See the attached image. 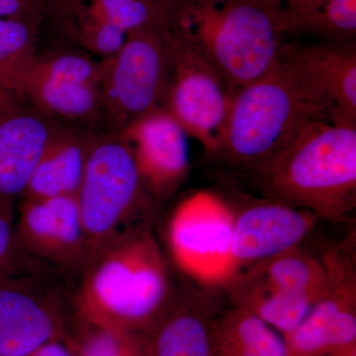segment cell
Wrapping results in <instances>:
<instances>
[{
	"label": "cell",
	"instance_id": "6da1fadb",
	"mask_svg": "<svg viewBox=\"0 0 356 356\" xmlns=\"http://www.w3.org/2000/svg\"><path fill=\"white\" fill-rule=\"evenodd\" d=\"M281 7L269 0H177L166 26L235 93L277 62Z\"/></svg>",
	"mask_w": 356,
	"mask_h": 356
},
{
	"label": "cell",
	"instance_id": "7a4b0ae2",
	"mask_svg": "<svg viewBox=\"0 0 356 356\" xmlns=\"http://www.w3.org/2000/svg\"><path fill=\"white\" fill-rule=\"evenodd\" d=\"M170 299L163 254L149 231L135 229L91 257L76 303L83 324L140 332Z\"/></svg>",
	"mask_w": 356,
	"mask_h": 356
},
{
	"label": "cell",
	"instance_id": "3957f363",
	"mask_svg": "<svg viewBox=\"0 0 356 356\" xmlns=\"http://www.w3.org/2000/svg\"><path fill=\"white\" fill-rule=\"evenodd\" d=\"M332 122L322 106L280 60L234 93L216 154L264 177L317 122Z\"/></svg>",
	"mask_w": 356,
	"mask_h": 356
},
{
	"label": "cell",
	"instance_id": "277c9868",
	"mask_svg": "<svg viewBox=\"0 0 356 356\" xmlns=\"http://www.w3.org/2000/svg\"><path fill=\"white\" fill-rule=\"evenodd\" d=\"M261 177L280 202L341 219L355 205V126L317 122Z\"/></svg>",
	"mask_w": 356,
	"mask_h": 356
},
{
	"label": "cell",
	"instance_id": "5b68a950",
	"mask_svg": "<svg viewBox=\"0 0 356 356\" xmlns=\"http://www.w3.org/2000/svg\"><path fill=\"white\" fill-rule=\"evenodd\" d=\"M330 284L325 262L297 248L252 264L229 281L235 306L254 314L283 336L303 322Z\"/></svg>",
	"mask_w": 356,
	"mask_h": 356
},
{
	"label": "cell",
	"instance_id": "8992f818",
	"mask_svg": "<svg viewBox=\"0 0 356 356\" xmlns=\"http://www.w3.org/2000/svg\"><path fill=\"white\" fill-rule=\"evenodd\" d=\"M102 114L109 134H119L154 110L165 107L172 70L166 25L129 33L114 56L102 60Z\"/></svg>",
	"mask_w": 356,
	"mask_h": 356
},
{
	"label": "cell",
	"instance_id": "52a82bcc",
	"mask_svg": "<svg viewBox=\"0 0 356 356\" xmlns=\"http://www.w3.org/2000/svg\"><path fill=\"white\" fill-rule=\"evenodd\" d=\"M142 185L126 140L119 134L95 136L76 194L89 261L127 231L124 225L139 202Z\"/></svg>",
	"mask_w": 356,
	"mask_h": 356
},
{
	"label": "cell",
	"instance_id": "ba28073f",
	"mask_svg": "<svg viewBox=\"0 0 356 356\" xmlns=\"http://www.w3.org/2000/svg\"><path fill=\"white\" fill-rule=\"evenodd\" d=\"M168 37L172 70L163 109L206 151L216 154L228 122L234 92L209 65L178 43L170 32Z\"/></svg>",
	"mask_w": 356,
	"mask_h": 356
},
{
	"label": "cell",
	"instance_id": "9c48e42d",
	"mask_svg": "<svg viewBox=\"0 0 356 356\" xmlns=\"http://www.w3.org/2000/svg\"><path fill=\"white\" fill-rule=\"evenodd\" d=\"M233 224L228 211L212 199L185 201L168 229L170 250L178 266L204 282H229L238 269L232 257Z\"/></svg>",
	"mask_w": 356,
	"mask_h": 356
},
{
	"label": "cell",
	"instance_id": "30bf717a",
	"mask_svg": "<svg viewBox=\"0 0 356 356\" xmlns=\"http://www.w3.org/2000/svg\"><path fill=\"white\" fill-rule=\"evenodd\" d=\"M278 60L327 110L332 123L355 126V43L283 44Z\"/></svg>",
	"mask_w": 356,
	"mask_h": 356
},
{
	"label": "cell",
	"instance_id": "8fae6325",
	"mask_svg": "<svg viewBox=\"0 0 356 356\" xmlns=\"http://www.w3.org/2000/svg\"><path fill=\"white\" fill-rule=\"evenodd\" d=\"M331 284L310 313L284 336L287 356H334L356 350L355 278L341 259L324 261Z\"/></svg>",
	"mask_w": 356,
	"mask_h": 356
},
{
	"label": "cell",
	"instance_id": "7c38bea8",
	"mask_svg": "<svg viewBox=\"0 0 356 356\" xmlns=\"http://www.w3.org/2000/svg\"><path fill=\"white\" fill-rule=\"evenodd\" d=\"M16 235L25 252L64 269H84L89 261L76 195L24 198Z\"/></svg>",
	"mask_w": 356,
	"mask_h": 356
},
{
	"label": "cell",
	"instance_id": "4fadbf2b",
	"mask_svg": "<svg viewBox=\"0 0 356 356\" xmlns=\"http://www.w3.org/2000/svg\"><path fill=\"white\" fill-rule=\"evenodd\" d=\"M60 124L26 96L0 89V196H22Z\"/></svg>",
	"mask_w": 356,
	"mask_h": 356
},
{
	"label": "cell",
	"instance_id": "5bb4252c",
	"mask_svg": "<svg viewBox=\"0 0 356 356\" xmlns=\"http://www.w3.org/2000/svg\"><path fill=\"white\" fill-rule=\"evenodd\" d=\"M119 135L130 147L142 184L154 193H170L184 179L189 166L188 135L165 109L140 117Z\"/></svg>",
	"mask_w": 356,
	"mask_h": 356
},
{
	"label": "cell",
	"instance_id": "9a60e30c",
	"mask_svg": "<svg viewBox=\"0 0 356 356\" xmlns=\"http://www.w3.org/2000/svg\"><path fill=\"white\" fill-rule=\"evenodd\" d=\"M23 276L0 278V356H29L62 334L58 306Z\"/></svg>",
	"mask_w": 356,
	"mask_h": 356
},
{
	"label": "cell",
	"instance_id": "2e32d148",
	"mask_svg": "<svg viewBox=\"0 0 356 356\" xmlns=\"http://www.w3.org/2000/svg\"><path fill=\"white\" fill-rule=\"evenodd\" d=\"M310 211L280 202L248 207L234 220L232 257L250 266L296 248L316 221Z\"/></svg>",
	"mask_w": 356,
	"mask_h": 356
},
{
	"label": "cell",
	"instance_id": "e0dca14e",
	"mask_svg": "<svg viewBox=\"0 0 356 356\" xmlns=\"http://www.w3.org/2000/svg\"><path fill=\"white\" fill-rule=\"evenodd\" d=\"M214 320L195 300L170 297L140 332L144 356H216Z\"/></svg>",
	"mask_w": 356,
	"mask_h": 356
},
{
	"label": "cell",
	"instance_id": "ac0fdd59",
	"mask_svg": "<svg viewBox=\"0 0 356 356\" xmlns=\"http://www.w3.org/2000/svg\"><path fill=\"white\" fill-rule=\"evenodd\" d=\"M93 137L58 126L32 173L23 197L76 195Z\"/></svg>",
	"mask_w": 356,
	"mask_h": 356
},
{
	"label": "cell",
	"instance_id": "d6986e66",
	"mask_svg": "<svg viewBox=\"0 0 356 356\" xmlns=\"http://www.w3.org/2000/svg\"><path fill=\"white\" fill-rule=\"evenodd\" d=\"M20 93L58 123L95 121L102 117V84L29 74Z\"/></svg>",
	"mask_w": 356,
	"mask_h": 356
},
{
	"label": "cell",
	"instance_id": "ffe728a7",
	"mask_svg": "<svg viewBox=\"0 0 356 356\" xmlns=\"http://www.w3.org/2000/svg\"><path fill=\"white\" fill-rule=\"evenodd\" d=\"M283 34L311 35L324 42L353 44L356 0H290L281 7Z\"/></svg>",
	"mask_w": 356,
	"mask_h": 356
},
{
	"label": "cell",
	"instance_id": "44dd1931",
	"mask_svg": "<svg viewBox=\"0 0 356 356\" xmlns=\"http://www.w3.org/2000/svg\"><path fill=\"white\" fill-rule=\"evenodd\" d=\"M216 356H287L273 327L240 307L214 320Z\"/></svg>",
	"mask_w": 356,
	"mask_h": 356
},
{
	"label": "cell",
	"instance_id": "7402d4cb",
	"mask_svg": "<svg viewBox=\"0 0 356 356\" xmlns=\"http://www.w3.org/2000/svg\"><path fill=\"white\" fill-rule=\"evenodd\" d=\"M41 22L0 18V89L20 93L36 62Z\"/></svg>",
	"mask_w": 356,
	"mask_h": 356
},
{
	"label": "cell",
	"instance_id": "603a6c76",
	"mask_svg": "<svg viewBox=\"0 0 356 356\" xmlns=\"http://www.w3.org/2000/svg\"><path fill=\"white\" fill-rule=\"evenodd\" d=\"M83 325V334L72 344L76 356H144L140 332Z\"/></svg>",
	"mask_w": 356,
	"mask_h": 356
},
{
	"label": "cell",
	"instance_id": "cb8c5ba5",
	"mask_svg": "<svg viewBox=\"0 0 356 356\" xmlns=\"http://www.w3.org/2000/svg\"><path fill=\"white\" fill-rule=\"evenodd\" d=\"M13 200L0 196V278L18 274L21 247L13 225Z\"/></svg>",
	"mask_w": 356,
	"mask_h": 356
},
{
	"label": "cell",
	"instance_id": "d4e9b609",
	"mask_svg": "<svg viewBox=\"0 0 356 356\" xmlns=\"http://www.w3.org/2000/svg\"><path fill=\"white\" fill-rule=\"evenodd\" d=\"M44 13L54 16L58 24L74 33L86 0H41Z\"/></svg>",
	"mask_w": 356,
	"mask_h": 356
},
{
	"label": "cell",
	"instance_id": "484cf974",
	"mask_svg": "<svg viewBox=\"0 0 356 356\" xmlns=\"http://www.w3.org/2000/svg\"><path fill=\"white\" fill-rule=\"evenodd\" d=\"M44 14L41 0H0V18L42 22Z\"/></svg>",
	"mask_w": 356,
	"mask_h": 356
},
{
	"label": "cell",
	"instance_id": "4316f807",
	"mask_svg": "<svg viewBox=\"0 0 356 356\" xmlns=\"http://www.w3.org/2000/svg\"><path fill=\"white\" fill-rule=\"evenodd\" d=\"M29 356H76V355L72 344L65 341V339H58L44 344Z\"/></svg>",
	"mask_w": 356,
	"mask_h": 356
},
{
	"label": "cell",
	"instance_id": "83f0119b",
	"mask_svg": "<svg viewBox=\"0 0 356 356\" xmlns=\"http://www.w3.org/2000/svg\"><path fill=\"white\" fill-rule=\"evenodd\" d=\"M269 1L275 2V3L280 4V6H283V4L286 3V2L290 1V0H269Z\"/></svg>",
	"mask_w": 356,
	"mask_h": 356
}]
</instances>
